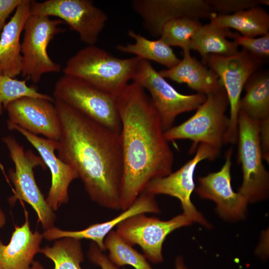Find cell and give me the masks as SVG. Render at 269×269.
Instances as JSON below:
<instances>
[{
    "instance_id": "cell-12",
    "label": "cell",
    "mask_w": 269,
    "mask_h": 269,
    "mask_svg": "<svg viewBox=\"0 0 269 269\" xmlns=\"http://www.w3.org/2000/svg\"><path fill=\"white\" fill-rule=\"evenodd\" d=\"M192 223L183 213L167 221L141 213L121 222L117 226L116 231L131 246L138 245L147 260L158 264L163 261L162 245L167 235Z\"/></svg>"
},
{
    "instance_id": "cell-31",
    "label": "cell",
    "mask_w": 269,
    "mask_h": 269,
    "mask_svg": "<svg viewBox=\"0 0 269 269\" xmlns=\"http://www.w3.org/2000/svg\"><path fill=\"white\" fill-rule=\"evenodd\" d=\"M217 14H232L262 5V0H206Z\"/></svg>"
},
{
    "instance_id": "cell-15",
    "label": "cell",
    "mask_w": 269,
    "mask_h": 269,
    "mask_svg": "<svg viewBox=\"0 0 269 269\" xmlns=\"http://www.w3.org/2000/svg\"><path fill=\"white\" fill-rule=\"evenodd\" d=\"M232 154L233 148L230 147L226 152L224 163L219 171L198 177L196 191L200 197L211 200L216 204L217 212L223 219L236 221L245 216L248 202L232 188Z\"/></svg>"
},
{
    "instance_id": "cell-2",
    "label": "cell",
    "mask_w": 269,
    "mask_h": 269,
    "mask_svg": "<svg viewBox=\"0 0 269 269\" xmlns=\"http://www.w3.org/2000/svg\"><path fill=\"white\" fill-rule=\"evenodd\" d=\"M61 125L58 157L71 166L90 199L110 209H121L123 158L120 134L55 100Z\"/></svg>"
},
{
    "instance_id": "cell-4",
    "label": "cell",
    "mask_w": 269,
    "mask_h": 269,
    "mask_svg": "<svg viewBox=\"0 0 269 269\" xmlns=\"http://www.w3.org/2000/svg\"><path fill=\"white\" fill-rule=\"evenodd\" d=\"M228 106L223 87L207 95L192 117L164 132L165 138L168 141L183 139L192 141L189 150L191 153L200 143H205L219 154L229 125V118L226 115Z\"/></svg>"
},
{
    "instance_id": "cell-27",
    "label": "cell",
    "mask_w": 269,
    "mask_h": 269,
    "mask_svg": "<svg viewBox=\"0 0 269 269\" xmlns=\"http://www.w3.org/2000/svg\"><path fill=\"white\" fill-rule=\"evenodd\" d=\"M105 251L109 260L116 267L130 265L135 269H153L144 255L126 242L116 231L112 230L104 239Z\"/></svg>"
},
{
    "instance_id": "cell-24",
    "label": "cell",
    "mask_w": 269,
    "mask_h": 269,
    "mask_svg": "<svg viewBox=\"0 0 269 269\" xmlns=\"http://www.w3.org/2000/svg\"><path fill=\"white\" fill-rule=\"evenodd\" d=\"M230 29L211 23L202 25L191 38L190 49L200 53L202 59L210 54L231 56L239 52L238 45L229 40Z\"/></svg>"
},
{
    "instance_id": "cell-28",
    "label": "cell",
    "mask_w": 269,
    "mask_h": 269,
    "mask_svg": "<svg viewBox=\"0 0 269 269\" xmlns=\"http://www.w3.org/2000/svg\"><path fill=\"white\" fill-rule=\"evenodd\" d=\"M202 24L199 19L182 17L165 23L159 39L168 46L180 47L183 51L189 50L191 38Z\"/></svg>"
},
{
    "instance_id": "cell-8",
    "label": "cell",
    "mask_w": 269,
    "mask_h": 269,
    "mask_svg": "<svg viewBox=\"0 0 269 269\" xmlns=\"http://www.w3.org/2000/svg\"><path fill=\"white\" fill-rule=\"evenodd\" d=\"M244 49L233 55L210 54L202 62L217 75L224 88L230 106L229 125L224 144L237 142L239 104L244 86L249 77L263 63Z\"/></svg>"
},
{
    "instance_id": "cell-37",
    "label": "cell",
    "mask_w": 269,
    "mask_h": 269,
    "mask_svg": "<svg viewBox=\"0 0 269 269\" xmlns=\"http://www.w3.org/2000/svg\"><path fill=\"white\" fill-rule=\"evenodd\" d=\"M30 269H44V267L39 262L34 261L31 265Z\"/></svg>"
},
{
    "instance_id": "cell-25",
    "label": "cell",
    "mask_w": 269,
    "mask_h": 269,
    "mask_svg": "<svg viewBox=\"0 0 269 269\" xmlns=\"http://www.w3.org/2000/svg\"><path fill=\"white\" fill-rule=\"evenodd\" d=\"M129 36L134 39V43L119 44L117 49L123 53L132 54L147 61H153L165 67L170 68L180 61L171 47L159 38L150 40L132 30L128 31Z\"/></svg>"
},
{
    "instance_id": "cell-14",
    "label": "cell",
    "mask_w": 269,
    "mask_h": 269,
    "mask_svg": "<svg viewBox=\"0 0 269 269\" xmlns=\"http://www.w3.org/2000/svg\"><path fill=\"white\" fill-rule=\"evenodd\" d=\"M131 3L144 27L156 37L171 20L182 17L210 19L216 13L206 0H134Z\"/></svg>"
},
{
    "instance_id": "cell-16",
    "label": "cell",
    "mask_w": 269,
    "mask_h": 269,
    "mask_svg": "<svg viewBox=\"0 0 269 269\" xmlns=\"http://www.w3.org/2000/svg\"><path fill=\"white\" fill-rule=\"evenodd\" d=\"M5 110L7 121L35 135L56 141L60 139L61 125L54 102L25 97L11 102Z\"/></svg>"
},
{
    "instance_id": "cell-17",
    "label": "cell",
    "mask_w": 269,
    "mask_h": 269,
    "mask_svg": "<svg viewBox=\"0 0 269 269\" xmlns=\"http://www.w3.org/2000/svg\"><path fill=\"white\" fill-rule=\"evenodd\" d=\"M10 130L18 132L36 149L50 170L51 184L46 201L49 207L56 211L69 200L68 188L70 184L78 175L69 164L63 162L55 153L57 141L40 137L7 121Z\"/></svg>"
},
{
    "instance_id": "cell-9",
    "label": "cell",
    "mask_w": 269,
    "mask_h": 269,
    "mask_svg": "<svg viewBox=\"0 0 269 269\" xmlns=\"http://www.w3.org/2000/svg\"><path fill=\"white\" fill-rule=\"evenodd\" d=\"M132 81L149 94L165 132L173 126L180 114L196 110L206 96L196 93L185 95L178 92L152 66L149 61L139 59Z\"/></svg>"
},
{
    "instance_id": "cell-7",
    "label": "cell",
    "mask_w": 269,
    "mask_h": 269,
    "mask_svg": "<svg viewBox=\"0 0 269 269\" xmlns=\"http://www.w3.org/2000/svg\"><path fill=\"white\" fill-rule=\"evenodd\" d=\"M14 164V169H9L8 177L14 187V195L11 202L16 200L25 201L35 211L38 222L45 230L54 226L56 216L48 205L36 182L34 168L45 164L40 156L31 150H25L23 146L13 137L7 136L2 138Z\"/></svg>"
},
{
    "instance_id": "cell-1",
    "label": "cell",
    "mask_w": 269,
    "mask_h": 269,
    "mask_svg": "<svg viewBox=\"0 0 269 269\" xmlns=\"http://www.w3.org/2000/svg\"><path fill=\"white\" fill-rule=\"evenodd\" d=\"M121 122V209L130 207L153 180L172 171L173 152L146 91L134 82L116 96Z\"/></svg>"
},
{
    "instance_id": "cell-10",
    "label": "cell",
    "mask_w": 269,
    "mask_h": 269,
    "mask_svg": "<svg viewBox=\"0 0 269 269\" xmlns=\"http://www.w3.org/2000/svg\"><path fill=\"white\" fill-rule=\"evenodd\" d=\"M59 19L31 14L23 29L21 45V76L33 83H38L46 73L59 72L61 65L49 56L47 47L55 36L65 31Z\"/></svg>"
},
{
    "instance_id": "cell-35",
    "label": "cell",
    "mask_w": 269,
    "mask_h": 269,
    "mask_svg": "<svg viewBox=\"0 0 269 269\" xmlns=\"http://www.w3.org/2000/svg\"><path fill=\"white\" fill-rule=\"evenodd\" d=\"M175 269H187L186 265L184 264L183 258L179 256L176 259L175 262Z\"/></svg>"
},
{
    "instance_id": "cell-3",
    "label": "cell",
    "mask_w": 269,
    "mask_h": 269,
    "mask_svg": "<svg viewBox=\"0 0 269 269\" xmlns=\"http://www.w3.org/2000/svg\"><path fill=\"white\" fill-rule=\"evenodd\" d=\"M139 59L119 58L95 45H87L70 57L62 70L64 75L116 96L132 80Z\"/></svg>"
},
{
    "instance_id": "cell-11",
    "label": "cell",
    "mask_w": 269,
    "mask_h": 269,
    "mask_svg": "<svg viewBox=\"0 0 269 269\" xmlns=\"http://www.w3.org/2000/svg\"><path fill=\"white\" fill-rule=\"evenodd\" d=\"M31 14L54 16L67 23L87 45L97 42L108 19L91 0H31Z\"/></svg>"
},
{
    "instance_id": "cell-20",
    "label": "cell",
    "mask_w": 269,
    "mask_h": 269,
    "mask_svg": "<svg viewBox=\"0 0 269 269\" xmlns=\"http://www.w3.org/2000/svg\"><path fill=\"white\" fill-rule=\"evenodd\" d=\"M26 215L24 223L14 227L7 245L0 240V269H30L35 256L39 253L43 234L32 231Z\"/></svg>"
},
{
    "instance_id": "cell-26",
    "label": "cell",
    "mask_w": 269,
    "mask_h": 269,
    "mask_svg": "<svg viewBox=\"0 0 269 269\" xmlns=\"http://www.w3.org/2000/svg\"><path fill=\"white\" fill-rule=\"evenodd\" d=\"M39 253L53 262V269H83L81 263L84 257L80 240L61 238L52 246L41 248Z\"/></svg>"
},
{
    "instance_id": "cell-32",
    "label": "cell",
    "mask_w": 269,
    "mask_h": 269,
    "mask_svg": "<svg viewBox=\"0 0 269 269\" xmlns=\"http://www.w3.org/2000/svg\"><path fill=\"white\" fill-rule=\"evenodd\" d=\"M88 256L90 261L101 269H119L108 259L96 244L92 242L90 246Z\"/></svg>"
},
{
    "instance_id": "cell-23",
    "label": "cell",
    "mask_w": 269,
    "mask_h": 269,
    "mask_svg": "<svg viewBox=\"0 0 269 269\" xmlns=\"http://www.w3.org/2000/svg\"><path fill=\"white\" fill-rule=\"evenodd\" d=\"M241 98L240 111L260 122L269 119V73L268 70L255 71L247 81Z\"/></svg>"
},
{
    "instance_id": "cell-22",
    "label": "cell",
    "mask_w": 269,
    "mask_h": 269,
    "mask_svg": "<svg viewBox=\"0 0 269 269\" xmlns=\"http://www.w3.org/2000/svg\"><path fill=\"white\" fill-rule=\"evenodd\" d=\"M210 20L212 24L234 29L245 37H256L269 33V14L260 6L232 14L215 13Z\"/></svg>"
},
{
    "instance_id": "cell-34",
    "label": "cell",
    "mask_w": 269,
    "mask_h": 269,
    "mask_svg": "<svg viewBox=\"0 0 269 269\" xmlns=\"http://www.w3.org/2000/svg\"><path fill=\"white\" fill-rule=\"evenodd\" d=\"M15 3L13 0H0V36L6 24L7 18L15 10Z\"/></svg>"
},
{
    "instance_id": "cell-5",
    "label": "cell",
    "mask_w": 269,
    "mask_h": 269,
    "mask_svg": "<svg viewBox=\"0 0 269 269\" xmlns=\"http://www.w3.org/2000/svg\"><path fill=\"white\" fill-rule=\"evenodd\" d=\"M54 100L62 102L88 118L120 134L121 122L116 96L77 78L63 75L56 82Z\"/></svg>"
},
{
    "instance_id": "cell-36",
    "label": "cell",
    "mask_w": 269,
    "mask_h": 269,
    "mask_svg": "<svg viewBox=\"0 0 269 269\" xmlns=\"http://www.w3.org/2000/svg\"><path fill=\"white\" fill-rule=\"evenodd\" d=\"M6 223V217L1 209L0 204V229L2 228Z\"/></svg>"
},
{
    "instance_id": "cell-29",
    "label": "cell",
    "mask_w": 269,
    "mask_h": 269,
    "mask_svg": "<svg viewBox=\"0 0 269 269\" xmlns=\"http://www.w3.org/2000/svg\"><path fill=\"white\" fill-rule=\"evenodd\" d=\"M25 97L55 101L53 97L41 93L34 87L27 85L26 80H19L0 74V115L9 103Z\"/></svg>"
},
{
    "instance_id": "cell-6",
    "label": "cell",
    "mask_w": 269,
    "mask_h": 269,
    "mask_svg": "<svg viewBox=\"0 0 269 269\" xmlns=\"http://www.w3.org/2000/svg\"><path fill=\"white\" fill-rule=\"evenodd\" d=\"M238 162L243 172L238 192L248 203L266 199L269 195V174L263 163L260 140V122L240 111L238 120Z\"/></svg>"
},
{
    "instance_id": "cell-30",
    "label": "cell",
    "mask_w": 269,
    "mask_h": 269,
    "mask_svg": "<svg viewBox=\"0 0 269 269\" xmlns=\"http://www.w3.org/2000/svg\"><path fill=\"white\" fill-rule=\"evenodd\" d=\"M229 37L252 55L262 60L269 56V33L258 37H248L230 31Z\"/></svg>"
},
{
    "instance_id": "cell-21",
    "label": "cell",
    "mask_w": 269,
    "mask_h": 269,
    "mask_svg": "<svg viewBox=\"0 0 269 269\" xmlns=\"http://www.w3.org/2000/svg\"><path fill=\"white\" fill-rule=\"evenodd\" d=\"M160 74L178 83H185L191 89L207 95L222 88L216 73L203 62L183 51V57L175 66L159 71Z\"/></svg>"
},
{
    "instance_id": "cell-13",
    "label": "cell",
    "mask_w": 269,
    "mask_h": 269,
    "mask_svg": "<svg viewBox=\"0 0 269 269\" xmlns=\"http://www.w3.org/2000/svg\"><path fill=\"white\" fill-rule=\"evenodd\" d=\"M218 154L209 145L200 143L192 159L175 172L150 181L145 191L154 195L163 194L177 198L180 201L183 213L192 222L210 228L211 225L192 203L191 196L195 188L194 173L197 165L205 159L214 160Z\"/></svg>"
},
{
    "instance_id": "cell-33",
    "label": "cell",
    "mask_w": 269,
    "mask_h": 269,
    "mask_svg": "<svg viewBox=\"0 0 269 269\" xmlns=\"http://www.w3.org/2000/svg\"><path fill=\"white\" fill-rule=\"evenodd\" d=\"M260 140L263 159L269 162V119L260 122Z\"/></svg>"
},
{
    "instance_id": "cell-19",
    "label": "cell",
    "mask_w": 269,
    "mask_h": 269,
    "mask_svg": "<svg viewBox=\"0 0 269 269\" xmlns=\"http://www.w3.org/2000/svg\"><path fill=\"white\" fill-rule=\"evenodd\" d=\"M31 0H22L0 36V74L11 78L20 75L22 69L20 35L31 14Z\"/></svg>"
},
{
    "instance_id": "cell-18",
    "label": "cell",
    "mask_w": 269,
    "mask_h": 269,
    "mask_svg": "<svg viewBox=\"0 0 269 269\" xmlns=\"http://www.w3.org/2000/svg\"><path fill=\"white\" fill-rule=\"evenodd\" d=\"M160 209L155 198V195L146 191L142 192L133 204L123 210L119 215L111 220L102 223L91 225L79 231H67L54 227L45 230L43 237L48 241L63 238H72L81 240L88 239L97 245L104 252V239L106 236L123 221L134 215L141 213H159Z\"/></svg>"
}]
</instances>
